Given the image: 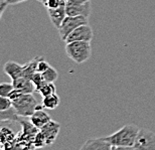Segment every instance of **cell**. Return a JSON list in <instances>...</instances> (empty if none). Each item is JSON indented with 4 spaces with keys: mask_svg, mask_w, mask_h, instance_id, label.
Segmentation results:
<instances>
[{
    "mask_svg": "<svg viewBox=\"0 0 155 150\" xmlns=\"http://www.w3.org/2000/svg\"><path fill=\"white\" fill-rule=\"evenodd\" d=\"M93 37H94V32H93L92 27L89 24H85L80 27H78L75 29L69 36L67 37V39L64 40L66 43L73 42H91Z\"/></svg>",
    "mask_w": 155,
    "mask_h": 150,
    "instance_id": "52a82bcc",
    "label": "cell"
},
{
    "mask_svg": "<svg viewBox=\"0 0 155 150\" xmlns=\"http://www.w3.org/2000/svg\"><path fill=\"white\" fill-rule=\"evenodd\" d=\"M66 11L68 16H86L89 17L91 13V3L76 4V3L67 2Z\"/></svg>",
    "mask_w": 155,
    "mask_h": 150,
    "instance_id": "30bf717a",
    "label": "cell"
},
{
    "mask_svg": "<svg viewBox=\"0 0 155 150\" xmlns=\"http://www.w3.org/2000/svg\"><path fill=\"white\" fill-rule=\"evenodd\" d=\"M41 105H38V101L32 94H21L12 101V107L19 117L28 118L38 110Z\"/></svg>",
    "mask_w": 155,
    "mask_h": 150,
    "instance_id": "7a4b0ae2",
    "label": "cell"
},
{
    "mask_svg": "<svg viewBox=\"0 0 155 150\" xmlns=\"http://www.w3.org/2000/svg\"><path fill=\"white\" fill-rule=\"evenodd\" d=\"M119 150H138V149H136L135 147H121V148H118Z\"/></svg>",
    "mask_w": 155,
    "mask_h": 150,
    "instance_id": "f1b7e54d",
    "label": "cell"
},
{
    "mask_svg": "<svg viewBox=\"0 0 155 150\" xmlns=\"http://www.w3.org/2000/svg\"><path fill=\"white\" fill-rule=\"evenodd\" d=\"M61 103V99L57 94H51L49 96H46L45 98H42L41 106L46 110H54L58 107Z\"/></svg>",
    "mask_w": 155,
    "mask_h": 150,
    "instance_id": "2e32d148",
    "label": "cell"
},
{
    "mask_svg": "<svg viewBox=\"0 0 155 150\" xmlns=\"http://www.w3.org/2000/svg\"><path fill=\"white\" fill-rule=\"evenodd\" d=\"M0 150H4V149H2V148H1V147H0Z\"/></svg>",
    "mask_w": 155,
    "mask_h": 150,
    "instance_id": "4dcf8cb0",
    "label": "cell"
},
{
    "mask_svg": "<svg viewBox=\"0 0 155 150\" xmlns=\"http://www.w3.org/2000/svg\"><path fill=\"white\" fill-rule=\"evenodd\" d=\"M19 124L21 126V129L19 133H18L17 137L19 139H22L24 141H27L33 144V141H35V138L36 134L38 133L39 129L36 128L29 120L26 119H20Z\"/></svg>",
    "mask_w": 155,
    "mask_h": 150,
    "instance_id": "ba28073f",
    "label": "cell"
},
{
    "mask_svg": "<svg viewBox=\"0 0 155 150\" xmlns=\"http://www.w3.org/2000/svg\"><path fill=\"white\" fill-rule=\"evenodd\" d=\"M42 78L45 80V82L46 83H54L57 81L58 77V74L57 70L54 68V67H49L48 70H46L45 73H42Z\"/></svg>",
    "mask_w": 155,
    "mask_h": 150,
    "instance_id": "ac0fdd59",
    "label": "cell"
},
{
    "mask_svg": "<svg viewBox=\"0 0 155 150\" xmlns=\"http://www.w3.org/2000/svg\"><path fill=\"white\" fill-rule=\"evenodd\" d=\"M36 92H38L40 94V96H41L42 98H45L46 96H49V95H51V94L55 93V86L54 83L45 82Z\"/></svg>",
    "mask_w": 155,
    "mask_h": 150,
    "instance_id": "d6986e66",
    "label": "cell"
},
{
    "mask_svg": "<svg viewBox=\"0 0 155 150\" xmlns=\"http://www.w3.org/2000/svg\"><path fill=\"white\" fill-rule=\"evenodd\" d=\"M12 85H13L14 89H16L22 94H32L36 92L35 86L30 80L26 79L24 77L18 78L16 80L12 81Z\"/></svg>",
    "mask_w": 155,
    "mask_h": 150,
    "instance_id": "9a60e30c",
    "label": "cell"
},
{
    "mask_svg": "<svg viewBox=\"0 0 155 150\" xmlns=\"http://www.w3.org/2000/svg\"><path fill=\"white\" fill-rule=\"evenodd\" d=\"M7 3H6L5 1H3L2 3H0V18L2 17V14H3V12L5 11V9L6 7H7Z\"/></svg>",
    "mask_w": 155,
    "mask_h": 150,
    "instance_id": "4316f807",
    "label": "cell"
},
{
    "mask_svg": "<svg viewBox=\"0 0 155 150\" xmlns=\"http://www.w3.org/2000/svg\"><path fill=\"white\" fill-rule=\"evenodd\" d=\"M66 52L71 60L81 65L86 62L92 55L91 42H73L66 45Z\"/></svg>",
    "mask_w": 155,
    "mask_h": 150,
    "instance_id": "3957f363",
    "label": "cell"
},
{
    "mask_svg": "<svg viewBox=\"0 0 155 150\" xmlns=\"http://www.w3.org/2000/svg\"><path fill=\"white\" fill-rule=\"evenodd\" d=\"M139 130H140V128L137 125L127 124L124 125L115 133L111 134L107 137H103V138L105 141L110 143L114 147H132V146H134Z\"/></svg>",
    "mask_w": 155,
    "mask_h": 150,
    "instance_id": "6da1fadb",
    "label": "cell"
},
{
    "mask_svg": "<svg viewBox=\"0 0 155 150\" xmlns=\"http://www.w3.org/2000/svg\"><path fill=\"white\" fill-rule=\"evenodd\" d=\"M12 108V101L7 97L0 96V112L10 110Z\"/></svg>",
    "mask_w": 155,
    "mask_h": 150,
    "instance_id": "603a6c76",
    "label": "cell"
},
{
    "mask_svg": "<svg viewBox=\"0 0 155 150\" xmlns=\"http://www.w3.org/2000/svg\"><path fill=\"white\" fill-rule=\"evenodd\" d=\"M29 118H30L29 121L31 122L36 128H38V129H41L45 124H48V122L51 120V116L48 115V112L45 111V108H43L42 106H40Z\"/></svg>",
    "mask_w": 155,
    "mask_h": 150,
    "instance_id": "7c38bea8",
    "label": "cell"
},
{
    "mask_svg": "<svg viewBox=\"0 0 155 150\" xmlns=\"http://www.w3.org/2000/svg\"><path fill=\"white\" fill-rule=\"evenodd\" d=\"M133 147L138 150H155V133L142 128L139 130Z\"/></svg>",
    "mask_w": 155,
    "mask_h": 150,
    "instance_id": "8992f818",
    "label": "cell"
},
{
    "mask_svg": "<svg viewBox=\"0 0 155 150\" xmlns=\"http://www.w3.org/2000/svg\"><path fill=\"white\" fill-rule=\"evenodd\" d=\"M113 146L104 138H91L84 143L80 150H112Z\"/></svg>",
    "mask_w": 155,
    "mask_h": 150,
    "instance_id": "8fae6325",
    "label": "cell"
},
{
    "mask_svg": "<svg viewBox=\"0 0 155 150\" xmlns=\"http://www.w3.org/2000/svg\"><path fill=\"white\" fill-rule=\"evenodd\" d=\"M112 150H119V149H118L117 147H114V146H113V148H112Z\"/></svg>",
    "mask_w": 155,
    "mask_h": 150,
    "instance_id": "f546056e",
    "label": "cell"
},
{
    "mask_svg": "<svg viewBox=\"0 0 155 150\" xmlns=\"http://www.w3.org/2000/svg\"><path fill=\"white\" fill-rule=\"evenodd\" d=\"M4 1L7 3L8 5H15V4H18V3H21V2H24L26 0H4ZM40 3L43 2V0H38Z\"/></svg>",
    "mask_w": 155,
    "mask_h": 150,
    "instance_id": "484cf974",
    "label": "cell"
},
{
    "mask_svg": "<svg viewBox=\"0 0 155 150\" xmlns=\"http://www.w3.org/2000/svg\"><path fill=\"white\" fill-rule=\"evenodd\" d=\"M3 70H4V73L8 77H10V79L13 81L18 79V78L23 77L24 65H19L16 62L9 61L7 62H5Z\"/></svg>",
    "mask_w": 155,
    "mask_h": 150,
    "instance_id": "4fadbf2b",
    "label": "cell"
},
{
    "mask_svg": "<svg viewBox=\"0 0 155 150\" xmlns=\"http://www.w3.org/2000/svg\"><path fill=\"white\" fill-rule=\"evenodd\" d=\"M66 5H63V6H61V7H58L54 9H48V13L49 18H51V21L54 25L55 28H58V29L60 28L61 24L63 23L64 18L68 16L67 11H66Z\"/></svg>",
    "mask_w": 155,
    "mask_h": 150,
    "instance_id": "5bb4252c",
    "label": "cell"
},
{
    "mask_svg": "<svg viewBox=\"0 0 155 150\" xmlns=\"http://www.w3.org/2000/svg\"><path fill=\"white\" fill-rule=\"evenodd\" d=\"M67 4V0H45L43 5L46 9H54Z\"/></svg>",
    "mask_w": 155,
    "mask_h": 150,
    "instance_id": "7402d4cb",
    "label": "cell"
},
{
    "mask_svg": "<svg viewBox=\"0 0 155 150\" xmlns=\"http://www.w3.org/2000/svg\"><path fill=\"white\" fill-rule=\"evenodd\" d=\"M33 146H35V149H39V148H43L45 146H48L46 144V140L43 136V134L40 132V130L38 131V133L36 134L35 141H33Z\"/></svg>",
    "mask_w": 155,
    "mask_h": 150,
    "instance_id": "44dd1931",
    "label": "cell"
},
{
    "mask_svg": "<svg viewBox=\"0 0 155 150\" xmlns=\"http://www.w3.org/2000/svg\"><path fill=\"white\" fill-rule=\"evenodd\" d=\"M35 148L32 143L24 141L22 139H19L18 137L15 140L14 144L11 148V150H35Z\"/></svg>",
    "mask_w": 155,
    "mask_h": 150,
    "instance_id": "e0dca14e",
    "label": "cell"
},
{
    "mask_svg": "<svg viewBox=\"0 0 155 150\" xmlns=\"http://www.w3.org/2000/svg\"><path fill=\"white\" fill-rule=\"evenodd\" d=\"M31 82L33 83V85L35 86V90L38 91L40 87H41L43 84H45V80H43V78H42V75L40 74V73H36L33 75L32 78H31Z\"/></svg>",
    "mask_w": 155,
    "mask_h": 150,
    "instance_id": "cb8c5ba5",
    "label": "cell"
},
{
    "mask_svg": "<svg viewBox=\"0 0 155 150\" xmlns=\"http://www.w3.org/2000/svg\"><path fill=\"white\" fill-rule=\"evenodd\" d=\"M14 90V87L10 83H0V96L7 97L9 98L12 91Z\"/></svg>",
    "mask_w": 155,
    "mask_h": 150,
    "instance_id": "ffe728a7",
    "label": "cell"
},
{
    "mask_svg": "<svg viewBox=\"0 0 155 150\" xmlns=\"http://www.w3.org/2000/svg\"><path fill=\"white\" fill-rule=\"evenodd\" d=\"M67 2L76 3V4H84V3L90 2V0H67Z\"/></svg>",
    "mask_w": 155,
    "mask_h": 150,
    "instance_id": "83f0119b",
    "label": "cell"
},
{
    "mask_svg": "<svg viewBox=\"0 0 155 150\" xmlns=\"http://www.w3.org/2000/svg\"><path fill=\"white\" fill-rule=\"evenodd\" d=\"M40 132L43 134L46 140V144L51 145L54 144V142L55 141L57 137L60 133L61 130V124L57 121L51 120L48 124H45L41 129H39Z\"/></svg>",
    "mask_w": 155,
    "mask_h": 150,
    "instance_id": "9c48e42d",
    "label": "cell"
},
{
    "mask_svg": "<svg viewBox=\"0 0 155 150\" xmlns=\"http://www.w3.org/2000/svg\"><path fill=\"white\" fill-rule=\"evenodd\" d=\"M19 122L0 120V147L4 150H11L19 131L13 130V124Z\"/></svg>",
    "mask_w": 155,
    "mask_h": 150,
    "instance_id": "277c9868",
    "label": "cell"
},
{
    "mask_svg": "<svg viewBox=\"0 0 155 150\" xmlns=\"http://www.w3.org/2000/svg\"><path fill=\"white\" fill-rule=\"evenodd\" d=\"M89 17L86 16H67L58 28V34L61 40H66L67 37L73 32L74 30L77 29L78 27L88 24Z\"/></svg>",
    "mask_w": 155,
    "mask_h": 150,
    "instance_id": "5b68a950",
    "label": "cell"
},
{
    "mask_svg": "<svg viewBox=\"0 0 155 150\" xmlns=\"http://www.w3.org/2000/svg\"><path fill=\"white\" fill-rule=\"evenodd\" d=\"M49 67H51V65H49L42 57H40L39 61L38 62V65H36V72L42 74V73H45L46 70H48Z\"/></svg>",
    "mask_w": 155,
    "mask_h": 150,
    "instance_id": "d4e9b609",
    "label": "cell"
}]
</instances>
